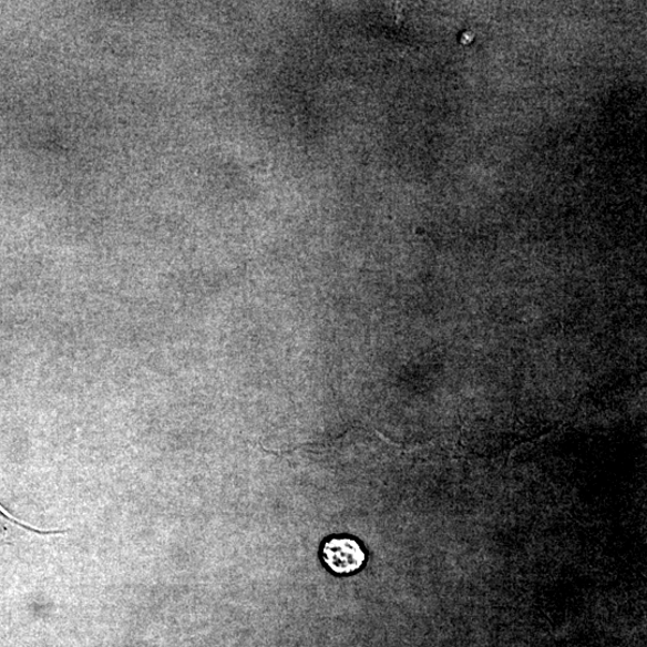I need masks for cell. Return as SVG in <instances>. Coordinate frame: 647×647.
<instances>
[{
  "mask_svg": "<svg viewBox=\"0 0 647 647\" xmlns=\"http://www.w3.org/2000/svg\"><path fill=\"white\" fill-rule=\"evenodd\" d=\"M322 561L336 575H350L362 567L366 555L356 540L331 538L324 544Z\"/></svg>",
  "mask_w": 647,
  "mask_h": 647,
  "instance_id": "obj_1",
  "label": "cell"
}]
</instances>
